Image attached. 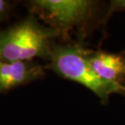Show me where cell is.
<instances>
[{
  "instance_id": "cell-8",
  "label": "cell",
  "mask_w": 125,
  "mask_h": 125,
  "mask_svg": "<svg viewBox=\"0 0 125 125\" xmlns=\"http://www.w3.org/2000/svg\"><path fill=\"white\" fill-rule=\"evenodd\" d=\"M2 61V55H1V52H0V62H1Z\"/></svg>"
},
{
  "instance_id": "cell-1",
  "label": "cell",
  "mask_w": 125,
  "mask_h": 125,
  "mask_svg": "<svg viewBox=\"0 0 125 125\" xmlns=\"http://www.w3.org/2000/svg\"><path fill=\"white\" fill-rule=\"evenodd\" d=\"M86 48L79 45L53 44L48 57L50 67L59 76L82 84L103 103L114 94H123L125 85L102 79L92 68L85 56Z\"/></svg>"
},
{
  "instance_id": "cell-2",
  "label": "cell",
  "mask_w": 125,
  "mask_h": 125,
  "mask_svg": "<svg viewBox=\"0 0 125 125\" xmlns=\"http://www.w3.org/2000/svg\"><path fill=\"white\" fill-rule=\"evenodd\" d=\"M59 35L54 29L40 24L36 17L29 16L16 25L0 32L2 61L48 59L53 40Z\"/></svg>"
},
{
  "instance_id": "cell-5",
  "label": "cell",
  "mask_w": 125,
  "mask_h": 125,
  "mask_svg": "<svg viewBox=\"0 0 125 125\" xmlns=\"http://www.w3.org/2000/svg\"><path fill=\"white\" fill-rule=\"evenodd\" d=\"M85 56L92 68L102 79L123 84L125 80V55L86 49Z\"/></svg>"
},
{
  "instance_id": "cell-10",
  "label": "cell",
  "mask_w": 125,
  "mask_h": 125,
  "mask_svg": "<svg viewBox=\"0 0 125 125\" xmlns=\"http://www.w3.org/2000/svg\"><path fill=\"white\" fill-rule=\"evenodd\" d=\"M124 55H125V51H124Z\"/></svg>"
},
{
  "instance_id": "cell-9",
  "label": "cell",
  "mask_w": 125,
  "mask_h": 125,
  "mask_svg": "<svg viewBox=\"0 0 125 125\" xmlns=\"http://www.w3.org/2000/svg\"><path fill=\"white\" fill-rule=\"evenodd\" d=\"M123 95H124L125 96V87H124V91H123V94H122Z\"/></svg>"
},
{
  "instance_id": "cell-3",
  "label": "cell",
  "mask_w": 125,
  "mask_h": 125,
  "mask_svg": "<svg viewBox=\"0 0 125 125\" xmlns=\"http://www.w3.org/2000/svg\"><path fill=\"white\" fill-rule=\"evenodd\" d=\"M31 10L59 33L78 27L91 18L97 2L91 0H34Z\"/></svg>"
},
{
  "instance_id": "cell-7",
  "label": "cell",
  "mask_w": 125,
  "mask_h": 125,
  "mask_svg": "<svg viewBox=\"0 0 125 125\" xmlns=\"http://www.w3.org/2000/svg\"><path fill=\"white\" fill-rule=\"evenodd\" d=\"M11 8V4L9 2L5 0H0V21L7 16V13Z\"/></svg>"
},
{
  "instance_id": "cell-4",
  "label": "cell",
  "mask_w": 125,
  "mask_h": 125,
  "mask_svg": "<svg viewBox=\"0 0 125 125\" xmlns=\"http://www.w3.org/2000/svg\"><path fill=\"white\" fill-rule=\"evenodd\" d=\"M44 67L33 61H2L0 62V94L41 79Z\"/></svg>"
},
{
  "instance_id": "cell-6",
  "label": "cell",
  "mask_w": 125,
  "mask_h": 125,
  "mask_svg": "<svg viewBox=\"0 0 125 125\" xmlns=\"http://www.w3.org/2000/svg\"><path fill=\"white\" fill-rule=\"evenodd\" d=\"M125 11V0H113L110 2L108 16L115 11Z\"/></svg>"
}]
</instances>
